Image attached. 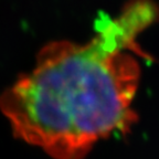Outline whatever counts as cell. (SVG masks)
<instances>
[{"mask_svg": "<svg viewBox=\"0 0 159 159\" xmlns=\"http://www.w3.org/2000/svg\"><path fill=\"white\" fill-rule=\"evenodd\" d=\"M159 22L156 0H128L85 42L43 45L33 66L0 94V112L21 142L52 159H84L101 140L138 122V38Z\"/></svg>", "mask_w": 159, "mask_h": 159, "instance_id": "cell-1", "label": "cell"}]
</instances>
